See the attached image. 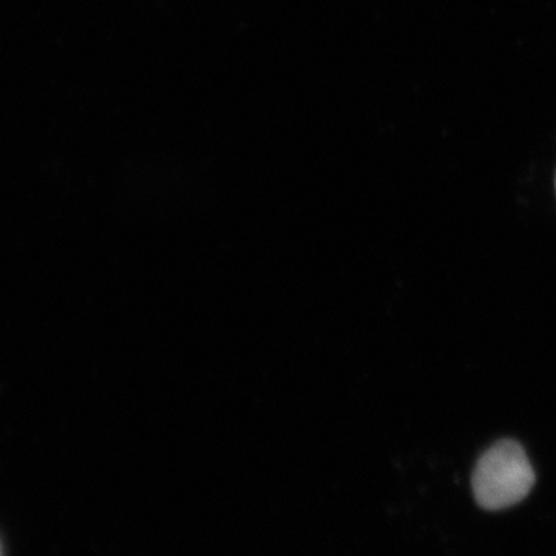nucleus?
I'll return each instance as SVG.
<instances>
[{
    "label": "nucleus",
    "mask_w": 556,
    "mask_h": 556,
    "mask_svg": "<svg viewBox=\"0 0 556 556\" xmlns=\"http://www.w3.org/2000/svg\"><path fill=\"white\" fill-rule=\"evenodd\" d=\"M555 188H556V178H555Z\"/></svg>",
    "instance_id": "obj_3"
},
{
    "label": "nucleus",
    "mask_w": 556,
    "mask_h": 556,
    "mask_svg": "<svg viewBox=\"0 0 556 556\" xmlns=\"http://www.w3.org/2000/svg\"><path fill=\"white\" fill-rule=\"evenodd\" d=\"M535 484V471L521 444L511 439L496 442L475 467L471 486L485 510H504L521 503Z\"/></svg>",
    "instance_id": "obj_1"
},
{
    "label": "nucleus",
    "mask_w": 556,
    "mask_h": 556,
    "mask_svg": "<svg viewBox=\"0 0 556 556\" xmlns=\"http://www.w3.org/2000/svg\"><path fill=\"white\" fill-rule=\"evenodd\" d=\"M0 556H2V546H0Z\"/></svg>",
    "instance_id": "obj_2"
}]
</instances>
